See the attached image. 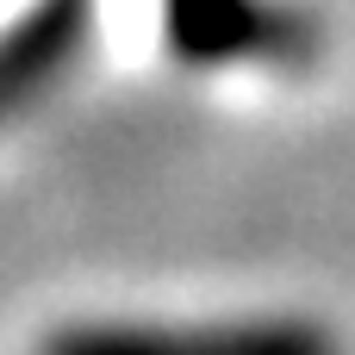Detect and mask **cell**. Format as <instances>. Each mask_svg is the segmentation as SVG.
Instances as JSON below:
<instances>
[{
    "mask_svg": "<svg viewBox=\"0 0 355 355\" xmlns=\"http://www.w3.org/2000/svg\"><path fill=\"white\" fill-rule=\"evenodd\" d=\"M44 355H337L306 324H231V331H75Z\"/></svg>",
    "mask_w": 355,
    "mask_h": 355,
    "instance_id": "obj_1",
    "label": "cell"
}]
</instances>
